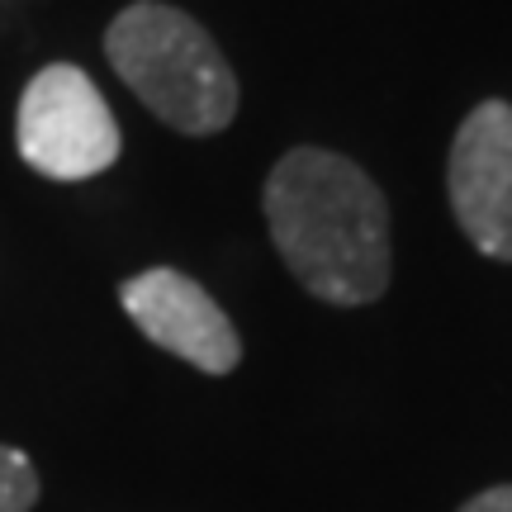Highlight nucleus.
Masks as SVG:
<instances>
[{
  "instance_id": "obj_3",
  "label": "nucleus",
  "mask_w": 512,
  "mask_h": 512,
  "mask_svg": "<svg viewBox=\"0 0 512 512\" xmlns=\"http://www.w3.org/2000/svg\"><path fill=\"white\" fill-rule=\"evenodd\" d=\"M19 157L48 181H86L119 162V124L105 95L72 62H53L24 86L15 119Z\"/></svg>"
},
{
  "instance_id": "obj_1",
  "label": "nucleus",
  "mask_w": 512,
  "mask_h": 512,
  "mask_svg": "<svg viewBox=\"0 0 512 512\" xmlns=\"http://www.w3.org/2000/svg\"><path fill=\"white\" fill-rule=\"evenodd\" d=\"M261 204L275 252L313 299L356 309L389 290V204L351 157L294 147L266 176Z\"/></svg>"
},
{
  "instance_id": "obj_2",
  "label": "nucleus",
  "mask_w": 512,
  "mask_h": 512,
  "mask_svg": "<svg viewBox=\"0 0 512 512\" xmlns=\"http://www.w3.org/2000/svg\"><path fill=\"white\" fill-rule=\"evenodd\" d=\"M105 57L128 91L176 133L209 138L238 114V76L228 57L176 5L138 0L114 15Z\"/></svg>"
},
{
  "instance_id": "obj_6",
  "label": "nucleus",
  "mask_w": 512,
  "mask_h": 512,
  "mask_svg": "<svg viewBox=\"0 0 512 512\" xmlns=\"http://www.w3.org/2000/svg\"><path fill=\"white\" fill-rule=\"evenodd\" d=\"M34 503H38L34 460L15 451V446H0V512H29Z\"/></svg>"
},
{
  "instance_id": "obj_4",
  "label": "nucleus",
  "mask_w": 512,
  "mask_h": 512,
  "mask_svg": "<svg viewBox=\"0 0 512 512\" xmlns=\"http://www.w3.org/2000/svg\"><path fill=\"white\" fill-rule=\"evenodd\" d=\"M451 214L484 256L512 261V105L484 100L465 114L446 166Z\"/></svg>"
},
{
  "instance_id": "obj_5",
  "label": "nucleus",
  "mask_w": 512,
  "mask_h": 512,
  "mask_svg": "<svg viewBox=\"0 0 512 512\" xmlns=\"http://www.w3.org/2000/svg\"><path fill=\"white\" fill-rule=\"evenodd\" d=\"M119 304L133 318V328L143 332L152 347L171 351L190 361L204 375H228L242 361L238 328L228 323V313L214 304V294L200 280L171 271V266H152V271L124 280Z\"/></svg>"
},
{
  "instance_id": "obj_7",
  "label": "nucleus",
  "mask_w": 512,
  "mask_h": 512,
  "mask_svg": "<svg viewBox=\"0 0 512 512\" xmlns=\"http://www.w3.org/2000/svg\"><path fill=\"white\" fill-rule=\"evenodd\" d=\"M460 512H512V484H498V489H484L479 498H470Z\"/></svg>"
}]
</instances>
